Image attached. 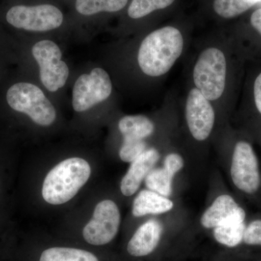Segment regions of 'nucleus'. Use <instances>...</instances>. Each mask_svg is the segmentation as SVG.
Returning a JSON list of instances; mask_svg holds the SVG:
<instances>
[{"label":"nucleus","mask_w":261,"mask_h":261,"mask_svg":"<svg viewBox=\"0 0 261 261\" xmlns=\"http://www.w3.org/2000/svg\"><path fill=\"white\" fill-rule=\"evenodd\" d=\"M184 48L181 33L166 27L154 31L145 38L138 53L141 70L149 76L166 74L181 56Z\"/></svg>","instance_id":"nucleus-1"},{"label":"nucleus","mask_w":261,"mask_h":261,"mask_svg":"<svg viewBox=\"0 0 261 261\" xmlns=\"http://www.w3.org/2000/svg\"><path fill=\"white\" fill-rule=\"evenodd\" d=\"M91 175L90 165L81 158L62 161L47 173L42 186V197L51 205L64 204L76 195Z\"/></svg>","instance_id":"nucleus-2"},{"label":"nucleus","mask_w":261,"mask_h":261,"mask_svg":"<svg viewBox=\"0 0 261 261\" xmlns=\"http://www.w3.org/2000/svg\"><path fill=\"white\" fill-rule=\"evenodd\" d=\"M226 61L223 51L209 47L201 53L193 70L196 88L209 101L219 99L226 86Z\"/></svg>","instance_id":"nucleus-3"},{"label":"nucleus","mask_w":261,"mask_h":261,"mask_svg":"<svg viewBox=\"0 0 261 261\" xmlns=\"http://www.w3.org/2000/svg\"><path fill=\"white\" fill-rule=\"evenodd\" d=\"M7 101L15 111L25 113L34 123L47 126L56 118V111L44 92L30 83L15 84L7 92Z\"/></svg>","instance_id":"nucleus-4"},{"label":"nucleus","mask_w":261,"mask_h":261,"mask_svg":"<svg viewBox=\"0 0 261 261\" xmlns=\"http://www.w3.org/2000/svg\"><path fill=\"white\" fill-rule=\"evenodd\" d=\"M121 219V212L116 202L101 201L96 205L92 219L82 230L84 241L92 247L106 246L118 234Z\"/></svg>","instance_id":"nucleus-5"},{"label":"nucleus","mask_w":261,"mask_h":261,"mask_svg":"<svg viewBox=\"0 0 261 261\" xmlns=\"http://www.w3.org/2000/svg\"><path fill=\"white\" fill-rule=\"evenodd\" d=\"M230 176L233 185L247 195H254L260 188L258 160L253 147L246 141H239L234 146Z\"/></svg>","instance_id":"nucleus-6"},{"label":"nucleus","mask_w":261,"mask_h":261,"mask_svg":"<svg viewBox=\"0 0 261 261\" xmlns=\"http://www.w3.org/2000/svg\"><path fill=\"white\" fill-rule=\"evenodd\" d=\"M32 55L39 65V73L43 85L54 92L64 87L69 75V69L61 61L62 51L56 43L43 40L32 47Z\"/></svg>","instance_id":"nucleus-7"},{"label":"nucleus","mask_w":261,"mask_h":261,"mask_svg":"<svg viewBox=\"0 0 261 261\" xmlns=\"http://www.w3.org/2000/svg\"><path fill=\"white\" fill-rule=\"evenodd\" d=\"M7 21L17 29L31 32H47L61 27L63 13L51 5L37 6L17 5L10 8Z\"/></svg>","instance_id":"nucleus-8"},{"label":"nucleus","mask_w":261,"mask_h":261,"mask_svg":"<svg viewBox=\"0 0 261 261\" xmlns=\"http://www.w3.org/2000/svg\"><path fill=\"white\" fill-rule=\"evenodd\" d=\"M112 92L109 75L102 68H94L89 74L79 77L73 87V109L84 112L106 100Z\"/></svg>","instance_id":"nucleus-9"},{"label":"nucleus","mask_w":261,"mask_h":261,"mask_svg":"<svg viewBox=\"0 0 261 261\" xmlns=\"http://www.w3.org/2000/svg\"><path fill=\"white\" fill-rule=\"evenodd\" d=\"M185 117L194 139L203 142L210 137L216 120L214 108L197 88L192 89L187 97Z\"/></svg>","instance_id":"nucleus-10"},{"label":"nucleus","mask_w":261,"mask_h":261,"mask_svg":"<svg viewBox=\"0 0 261 261\" xmlns=\"http://www.w3.org/2000/svg\"><path fill=\"white\" fill-rule=\"evenodd\" d=\"M246 221V212L239 205L232 196L222 194L216 197L200 219L201 226L205 229H214L219 226L244 222Z\"/></svg>","instance_id":"nucleus-11"},{"label":"nucleus","mask_w":261,"mask_h":261,"mask_svg":"<svg viewBox=\"0 0 261 261\" xmlns=\"http://www.w3.org/2000/svg\"><path fill=\"white\" fill-rule=\"evenodd\" d=\"M163 233V226L159 220H148L136 230L128 240L127 253L136 258L148 256L157 249Z\"/></svg>","instance_id":"nucleus-12"},{"label":"nucleus","mask_w":261,"mask_h":261,"mask_svg":"<svg viewBox=\"0 0 261 261\" xmlns=\"http://www.w3.org/2000/svg\"><path fill=\"white\" fill-rule=\"evenodd\" d=\"M161 154L157 149L147 148L140 157L130 163L129 168L121 181V193L130 197L138 191L142 181L159 162Z\"/></svg>","instance_id":"nucleus-13"},{"label":"nucleus","mask_w":261,"mask_h":261,"mask_svg":"<svg viewBox=\"0 0 261 261\" xmlns=\"http://www.w3.org/2000/svg\"><path fill=\"white\" fill-rule=\"evenodd\" d=\"M174 205L170 197L147 189L139 192L134 200L132 214L136 218H140L148 215L167 214L173 210Z\"/></svg>","instance_id":"nucleus-14"},{"label":"nucleus","mask_w":261,"mask_h":261,"mask_svg":"<svg viewBox=\"0 0 261 261\" xmlns=\"http://www.w3.org/2000/svg\"><path fill=\"white\" fill-rule=\"evenodd\" d=\"M36 261H102L92 250L64 245L44 247L38 254Z\"/></svg>","instance_id":"nucleus-15"},{"label":"nucleus","mask_w":261,"mask_h":261,"mask_svg":"<svg viewBox=\"0 0 261 261\" xmlns=\"http://www.w3.org/2000/svg\"><path fill=\"white\" fill-rule=\"evenodd\" d=\"M118 128L123 138L144 140L153 134V122L145 116H126L118 123Z\"/></svg>","instance_id":"nucleus-16"},{"label":"nucleus","mask_w":261,"mask_h":261,"mask_svg":"<svg viewBox=\"0 0 261 261\" xmlns=\"http://www.w3.org/2000/svg\"><path fill=\"white\" fill-rule=\"evenodd\" d=\"M246 221L219 226L213 230V236L220 245L233 248L243 243Z\"/></svg>","instance_id":"nucleus-17"},{"label":"nucleus","mask_w":261,"mask_h":261,"mask_svg":"<svg viewBox=\"0 0 261 261\" xmlns=\"http://www.w3.org/2000/svg\"><path fill=\"white\" fill-rule=\"evenodd\" d=\"M175 176L163 167L154 168L145 178L147 188L165 197H170L173 191Z\"/></svg>","instance_id":"nucleus-18"},{"label":"nucleus","mask_w":261,"mask_h":261,"mask_svg":"<svg viewBox=\"0 0 261 261\" xmlns=\"http://www.w3.org/2000/svg\"><path fill=\"white\" fill-rule=\"evenodd\" d=\"M128 0H76L75 9L84 15L97 14L101 12H118L126 6Z\"/></svg>","instance_id":"nucleus-19"},{"label":"nucleus","mask_w":261,"mask_h":261,"mask_svg":"<svg viewBox=\"0 0 261 261\" xmlns=\"http://www.w3.org/2000/svg\"><path fill=\"white\" fill-rule=\"evenodd\" d=\"M261 0H214V9L219 16L232 18L243 14Z\"/></svg>","instance_id":"nucleus-20"},{"label":"nucleus","mask_w":261,"mask_h":261,"mask_svg":"<svg viewBox=\"0 0 261 261\" xmlns=\"http://www.w3.org/2000/svg\"><path fill=\"white\" fill-rule=\"evenodd\" d=\"M175 0H133L128 10L130 18L138 19L150 14L154 10L164 9Z\"/></svg>","instance_id":"nucleus-21"},{"label":"nucleus","mask_w":261,"mask_h":261,"mask_svg":"<svg viewBox=\"0 0 261 261\" xmlns=\"http://www.w3.org/2000/svg\"><path fill=\"white\" fill-rule=\"evenodd\" d=\"M147 149V143L144 140L123 138L119 150V157L123 162L130 163L140 157Z\"/></svg>","instance_id":"nucleus-22"},{"label":"nucleus","mask_w":261,"mask_h":261,"mask_svg":"<svg viewBox=\"0 0 261 261\" xmlns=\"http://www.w3.org/2000/svg\"><path fill=\"white\" fill-rule=\"evenodd\" d=\"M243 243L247 245L261 246V220H254L247 225Z\"/></svg>","instance_id":"nucleus-23"},{"label":"nucleus","mask_w":261,"mask_h":261,"mask_svg":"<svg viewBox=\"0 0 261 261\" xmlns=\"http://www.w3.org/2000/svg\"><path fill=\"white\" fill-rule=\"evenodd\" d=\"M185 166V161L181 154L177 152H170L163 159V167L176 176L182 171Z\"/></svg>","instance_id":"nucleus-24"},{"label":"nucleus","mask_w":261,"mask_h":261,"mask_svg":"<svg viewBox=\"0 0 261 261\" xmlns=\"http://www.w3.org/2000/svg\"><path fill=\"white\" fill-rule=\"evenodd\" d=\"M254 98L255 106L261 114V73L257 77L254 84Z\"/></svg>","instance_id":"nucleus-25"},{"label":"nucleus","mask_w":261,"mask_h":261,"mask_svg":"<svg viewBox=\"0 0 261 261\" xmlns=\"http://www.w3.org/2000/svg\"><path fill=\"white\" fill-rule=\"evenodd\" d=\"M250 23L255 30L261 35V8L255 10L250 18Z\"/></svg>","instance_id":"nucleus-26"}]
</instances>
